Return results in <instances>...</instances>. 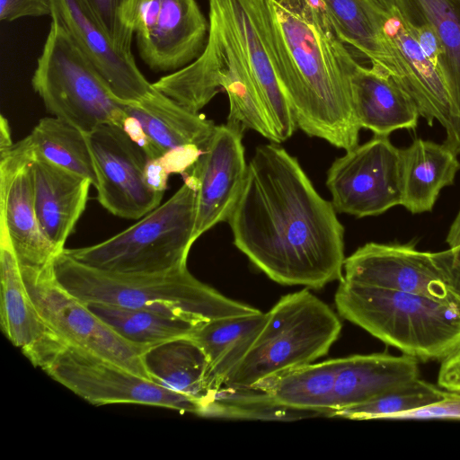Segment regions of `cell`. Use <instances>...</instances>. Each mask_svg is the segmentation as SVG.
Returning <instances> with one entry per match:
<instances>
[{
    "instance_id": "2",
    "label": "cell",
    "mask_w": 460,
    "mask_h": 460,
    "mask_svg": "<svg viewBox=\"0 0 460 460\" xmlns=\"http://www.w3.org/2000/svg\"><path fill=\"white\" fill-rule=\"evenodd\" d=\"M296 126L346 151L358 145L352 77L359 65L319 0H252Z\"/></svg>"
},
{
    "instance_id": "15",
    "label": "cell",
    "mask_w": 460,
    "mask_h": 460,
    "mask_svg": "<svg viewBox=\"0 0 460 460\" xmlns=\"http://www.w3.org/2000/svg\"><path fill=\"white\" fill-rule=\"evenodd\" d=\"M243 132L228 123L217 126L207 148L187 172L197 180L194 242L228 220L240 197L247 172Z\"/></svg>"
},
{
    "instance_id": "35",
    "label": "cell",
    "mask_w": 460,
    "mask_h": 460,
    "mask_svg": "<svg viewBox=\"0 0 460 460\" xmlns=\"http://www.w3.org/2000/svg\"><path fill=\"white\" fill-rule=\"evenodd\" d=\"M460 420V394L445 391V397L438 402L411 411L393 415L389 420Z\"/></svg>"
},
{
    "instance_id": "17",
    "label": "cell",
    "mask_w": 460,
    "mask_h": 460,
    "mask_svg": "<svg viewBox=\"0 0 460 460\" xmlns=\"http://www.w3.org/2000/svg\"><path fill=\"white\" fill-rule=\"evenodd\" d=\"M49 1L51 20L64 28L118 100L137 102L154 90L137 66L134 55L116 49L85 0Z\"/></svg>"
},
{
    "instance_id": "5",
    "label": "cell",
    "mask_w": 460,
    "mask_h": 460,
    "mask_svg": "<svg viewBox=\"0 0 460 460\" xmlns=\"http://www.w3.org/2000/svg\"><path fill=\"white\" fill-rule=\"evenodd\" d=\"M208 22L201 55L159 78L153 83L154 88L195 113L225 90L230 104L226 123L279 143L235 38L217 6L209 1Z\"/></svg>"
},
{
    "instance_id": "10",
    "label": "cell",
    "mask_w": 460,
    "mask_h": 460,
    "mask_svg": "<svg viewBox=\"0 0 460 460\" xmlns=\"http://www.w3.org/2000/svg\"><path fill=\"white\" fill-rule=\"evenodd\" d=\"M43 370L93 405L133 403L203 414V405L198 400L75 346L65 345Z\"/></svg>"
},
{
    "instance_id": "3",
    "label": "cell",
    "mask_w": 460,
    "mask_h": 460,
    "mask_svg": "<svg viewBox=\"0 0 460 460\" xmlns=\"http://www.w3.org/2000/svg\"><path fill=\"white\" fill-rule=\"evenodd\" d=\"M51 265L58 282L84 303L144 309L197 325L260 312L202 283L187 266L157 273H119L82 264L63 251Z\"/></svg>"
},
{
    "instance_id": "22",
    "label": "cell",
    "mask_w": 460,
    "mask_h": 460,
    "mask_svg": "<svg viewBox=\"0 0 460 460\" xmlns=\"http://www.w3.org/2000/svg\"><path fill=\"white\" fill-rule=\"evenodd\" d=\"M352 104L360 128L376 136L415 129L420 113L402 88L382 68L358 66L352 77Z\"/></svg>"
},
{
    "instance_id": "37",
    "label": "cell",
    "mask_w": 460,
    "mask_h": 460,
    "mask_svg": "<svg viewBox=\"0 0 460 460\" xmlns=\"http://www.w3.org/2000/svg\"><path fill=\"white\" fill-rule=\"evenodd\" d=\"M404 22L411 36L438 71L443 50L434 30L425 22H409L405 19Z\"/></svg>"
},
{
    "instance_id": "41",
    "label": "cell",
    "mask_w": 460,
    "mask_h": 460,
    "mask_svg": "<svg viewBox=\"0 0 460 460\" xmlns=\"http://www.w3.org/2000/svg\"><path fill=\"white\" fill-rule=\"evenodd\" d=\"M451 279L455 291L460 296V261L454 262L452 261Z\"/></svg>"
},
{
    "instance_id": "23",
    "label": "cell",
    "mask_w": 460,
    "mask_h": 460,
    "mask_svg": "<svg viewBox=\"0 0 460 460\" xmlns=\"http://www.w3.org/2000/svg\"><path fill=\"white\" fill-rule=\"evenodd\" d=\"M341 39L394 81L401 76L396 48L385 28L387 10L374 0H319Z\"/></svg>"
},
{
    "instance_id": "12",
    "label": "cell",
    "mask_w": 460,
    "mask_h": 460,
    "mask_svg": "<svg viewBox=\"0 0 460 460\" xmlns=\"http://www.w3.org/2000/svg\"><path fill=\"white\" fill-rule=\"evenodd\" d=\"M326 185L336 212L357 217L383 214L402 203L400 148L389 137L374 135L332 163Z\"/></svg>"
},
{
    "instance_id": "34",
    "label": "cell",
    "mask_w": 460,
    "mask_h": 460,
    "mask_svg": "<svg viewBox=\"0 0 460 460\" xmlns=\"http://www.w3.org/2000/svg\"><path fill=\"white\" fill-rule=\"evenodd\" d=\"M116 49L133 55L134 22L139 0H85Z\"/></svg>"
},
{
    "instance_id": "27",
    "label": "cell",
    "mask_w": 460,
    "mask_h": 460,
    "mask_svg": "<svg viewBox=\"0 0 460 460\" xmlns=\"http://www.w3.org/2000/svg\"><path fill=\"white\" fill-rule=\"evenodd\" d=\"M143 361L153 382L198 400L205 410L211 395L207 385L208 360L190 337L149 348L143 355Z\"/></svg>"
},
{
    "instance_id": "9",
    "label": "cell",
    "mask_w": 460,
    "mask_h": 460,
    "mask_svg": "<svg viewBox=\"0 0 460 460\" xmlns=\"http://www.w3.org/2000/svg\"><path fill=\"white\" fill-rule=\"evenodd\" d=\"M51 263L42 267L20 264L28 292L47 323L68 345L151 380L143 361L148 348L123 339L85 303L65 289L56 279Z\"/></svg>"
},
{
    "instance_id": "30",
    "label": "cell",
    "mask_w": 460,
    "mask_h": 460,
    "mask_svg": "<svg viewBox=\"0 0 460 460\" xmlns=\"http://www.w3.org/2000/svg\"><path fill=\"white\" fill-rule=\"evenodd\" d=\"M35 155L97 185L87 135L57 117L40 119L27 136Z\"/></svg>"
},
{
    "instance_id": "40",
    "label": "cell",
    "mask_w": 460,
    "mask_h": 460,
    "mask_svg": "<svg viewBox=\"0 0 460 460\" xmlns=\"http://www.w3.org/2000/svg\"><path fill=\"white\" fill-rule=\"evenodd\" d=\"M14 143L12 141L11 129L7 119L1 115L0 119V152L10 148Z\"/></svg>"
},
{
    "instance_id": "14",
    "label": "cell",
    "mask_w": 460,
    "mask_h": 460,
    "mask_svg": "<svg viewBox=\"0 0 460 460\" xmlns=\"http://www.w3.org/2000/svg\"><path fill=\"white\" fill-rule=\"evenodd\" d=\"M28 137L0 152V222L9 234L21 265L42 267L59 253L42 232L35 208Z\"/></svg>"
},
{
    "instance_id": "4",
    "label": "cell",
    "mask_w": 460,
    "mask_h": 460,
    "mask_svg": "<svg viewBox=\"0 0 460 460\" xmlns=\"http://www.w3.org/2000/svg\"><path fill=\"white\" fill-rule=\"evenodd\" d=\"M338 314L418 360H443L460 347V309L445 302L344 279L334 296Z\"/></svg>"
},
{
    "instance_id": "7",
    "label": "cell",
    "mask_w": 460,
    "mask_h": 460,
    "mask_svg": "<svg viewBox=\"0 0 460 460\" xmlns=\"http://www.w3.org/2000/svg\"><path fill=\"white\" fill-rule=\"evenodd\" d=\"M341 328L332 309L308 289L283 296L267 313L253 344L223 385L250 387L312 364L328 353Z\"/></svg>"
},
{
    "instance_id": "16",
    "label": "cell",
    "mask_w": 460,
    "mask_h": 460,
    "mask_svg": "<svg viewBox=\"0 0 460 460\" xmlns=\"http://www.w3.org/2000/svg\"><path fill=\"white\" fill-rule=\"evenodd\" d=\"M0 325L5 337L44 369L66 345L38 311L24 283L5 226L0 222Z\"/></svg>"
},
{
    "instance_id": "42",
    "label": "cell",
    "mask_w": 460,
    "mask_h": 460,
    "mask_svg": "<svg viewBox=\"0 0 460 460\" xmlns=\"http://www.w3.org/2000/svg\"><path fill=\"white\" fill-rule=\"evenodd\" d=\"M374 1H376L378 4H380L385 9L390 7V5H393V4H394V0H374Z\"/></svg>"
},
{
    "instance_id": "31",
    "label": "cell",
    "mask_w": 460,
    "mask_h": 460,
    "mask_svg": "<svg viewBox=\"0 0 460 460\" xmlns=\"http://www.w3.org/2000/svg\"><path fill=\"white\" fill-rule=\"evenodd\" d=\"M126 341L151 348L172 340L190 337L199 325L163 314L107 303H85Z\"/></svg>"
},
{
    "instance_id": "18",
    "label": "cell",
    "mask_w": 460,
    "mask_h": 460,
    "mask_svg": "<svg viewBox=\"0 0 460 460\" xmlns=\"http://www.w3.org/2000/svg\"><path fill=\"white\" fill-rule=\"evenodd\" d=\"M208 30L196 0H162L152 25L135 34L138 54L154 72H175L201 55Z\"/></svg>"
},
{
    "instance_id": "25",
    "label": "cell",
    "mask_w": 460,
    "mask_h": 460,
    "mask_svg": "<svg viewBox=\"0 0 460 460\" xmlns=\"http://www.w3.org/2000/svg\"><path fill=\"white\" fill-rule=\"evenodd\" d=\"M400 155L401 206L412 214L431 211L440 191L455 182L460 170L457 154L444 143L416 138Z\"/></svg>"
},
{
    "instance_id": "26",
    "label": "cell",
    "mask_w": 460,
    "mask_h": 460,
    "mask_svg": "<svg viewBox=\"0 0 460 460\" xmlns=\"http://www.w3.org/2000/svg\"><path fill=\"white\" fill-rule=\"evenodd\" d=\"M266 319L267 313L260 311L256 314L212 319L195 328L190 337L199 344L208 358L207 385L211 395L224 385L230 373L244 358Z\"/></svg>"
},
{
    "instance_id": "13",
    "label": "cell",
    "mask_w": 460,
    "mask_h": 460,
    "mask_svg": "<svg viewBox=\"0 0 460 460\" xmlns=\"http://www.w3.org/2000/svg\"><path fill=\"white\" fill-rule=\"evenodd\" d=\"M97 174V199L114 216L140 219L160 205L164 191L149 183V158L121 128L102 124L87 133Z\"/></svg>"
},
{
    "instance_id": "1",
    "label": "cell",
    "mask_w": 460,
    "mask_h": 460,
    "mask_svg": "<svg viewBox=\"0 0 460 460\" xmlns=\"http://www.w3.org/2000/svg\"><path fill=\"white\" fill-rule=\"evenodd\" d=\"M227 221L235 247L279 284L320 289L343 279L344 228L332 201L275 143L255 149Z\"/></svg>"
},
{
    "instance_id": "8",
    "label": "cell",
    "mask_w": 460,
    "mask_h": 460,
    "mask_svg": "<svg viewBox=\"0 0 460 460\" xmlns=\"http://www.w3.org/2000/svg\"><path fill=\"white\" fill-rule=\"evenodd\" d=\"M31 85L48 112L86 134L102 124L122 128L127 118L125 102L113 95L95 66L54 21Z\"/></svg>"
},
{
    "instance_id": "33",
    "label": "cell",
    "mask_w": 460,
    "mask_h": 460,
    "mask_svg": "<svg viewBox=\"0 0 460 460\" xmlns=\"http://www.w3.org/2000/svg\"><path fill=\"white\" fill-rule=\"evenodd\" d=\"M445 391L418 377L363 403L333 411L330 417L389 420L393 415L440 402L445 397Z\"/></svg>"
},
{
    "instance_id": "38",
    "label": "cell",
    "mask_w": 460,
    "mask_h": 460,
    "mask_svg": "<svg viewBox=\"0 0 460 460\" xmlns=\"http://www.w3.org/2000/svg\"><path fill=\"white\" fill-rule=\"evenodd\" d=\"M438 385L446 391L460 394V347L441 361Z\"/></svg>"
},
{
    "instance_id": "24",
    "label": "cell",
    "mask_w": 460,
    "mask_h": 460,
    "mask_svg": "<svg viewBox=\"0 0 460 460\" xmlns=\"http://www.w3.org/2000/svg\"><path fill=\"white\" fill-rule=\"evenodd\" d=\"M418 377L419 360L406 354L372 353L341 358L331 413L367 402Z\"/></svg>"
},
{
    "instance_id": "36",
    "label": "cell",
    "mask_w": 460,
    "mask_h": 460,
    "mask_svg": "<svg viewBox=\"0 0 460 460\" xmlns=\"http://www.w3.org/2000/svg\"><path fill=\"white\" fill-rule=\"evenodd\" d=\"M51 14L49 0H0V20L11 22L23 17Z\"/></svg>"
},
{
    "instance_id": "20",
    "label": "cell",
    "mask_w": 460,
    "mask_h": 460,
    "mask_svg": "<svg viewBox=\"0 0 460 460\" xmlns=\"http://www.w3.org/2000/svg\"><path fill=\"white\" fill-rule=\"evenodd\" d=\"M124 109L145 136L149 160L188 146L204 151L217 127L204 115L185 109L155 88L142 99L125 103Z\"/></svg>"
},
{
    "instance_id": "39",
    "label": "cell",
    "mask_w": 460,
    "mask_h": 460,
    "mask_svg": "<svg viewBox=\"0 0 460 460\" xmlns=\"http://www.w3.org/2000/svg\"><path fill=\"white\" fill-rule=\"evenodd\" d=\"M446 242L452 252V261H460V211L450 226Z\"/></svg>"
},
{
    "instance_id": "32",
    "label": "cell",
    "mask_w": 460,
    "mask_h": 460,
    "mask_svg": "<svg viewBox=\"0 0 460 460\" xmlns=\"http://www.w3.org/2000/svg\"><path fill=\"white\" fill-rule=\"evenodd\" d=\"M205 417L294 420L321 414L287 407L277 402L265 391L254 387L221 386L205 406Z\"/></svg>"
},
{
    "instance_id": "28",
    "label": "cell",
    "mask_w": 460,
    "mask_h": 460,
    "mask_svg": "<svg viewBox=\"0 0 460 460\" xmlns=\"http://www.w3.org/2000/svg\"><path fill=\"white\" fill-rule=\"evenodd\" d=\"M409 22L428 23L443 50L438 72L460 117V0H394Z\"/></svg>"
},
{
    "instance_id": "29",
    "label": "cell",
    "mask_w": 460,
    "mask_h": 460,
    "mask_svg": "<svg viewBox=\"0 0 460 460\" xmlns=\"http://www.w3.org/2000/svg\"><path fill=\"white\" fill-rule=\"evenodd\" d=\"M341 363L332 358L265 378L252 386L269 394L281 405L329 417Z\"/></svg>"
},
{
    "instance_id": "6",
    "label": "cell",
    "mask_w": 460,
    "mask_h": 460,
    "mask_svg": "<svg viewBox=\"0 0 460 460\" xmlns=\"http://www.w3.org/2000/svg\"><path fill=\"white\" fill-rule=\"evenodd\" d=\"M197 180L187 172L184 183L122 232L90 246L63 252L75 261L119 273H157L187 266L194 243Z\"/></svg>"
},
{
    "instance_id": "11",
    "label": "cell",
    "mask_w": 460,
    "mask_h": 460,
    "mask_svg": "<svg viewBox=\"0 0 460 460\" xmlns=\"http://www.w3.org/2000/svg\"><path fill=\"white\" fill-rule=\"evenodd\" d=\"M452 252H422L411 243H367L344 261L343 279L429 296L460 309L451 279Z\"/></svg>"
},
{
    "instance_id": "19",
    "label": "cell",
    "mask_w": 460,
    "mask_h": 460,
    "mask_svg": "<svg viewBox=\"0 0 460 460\" xmlns=\"http://www.w3.org/2000/svg\"><path fill=\"white\" fill-rule=\"evenodd\" d=\"M208 1L217 6L227 22L245 59L279 142L286 141L297 126L261 38L252 0Z\"/></svg>"
},
{
    "instance_id": "21",
    "label": "cell",
    "mask_w": 460,
    "mask_h": 460,
    "mask_svg": "<svg viewBox=\"0 0 460 460\" xmlns=\"http://www.w3.org/2000/svg\"><path fill=\"white\" fill-rule=\"evenodd\" d=\"M31 168L35 208L40 228L61 252L86 208L92 183L35 154Z\"/></svg>"
}]
</instances>
